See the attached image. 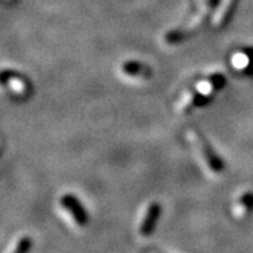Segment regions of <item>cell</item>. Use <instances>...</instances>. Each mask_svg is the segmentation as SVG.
I'll list each match as a JSON object with an SVG mask.
<instances>
[{
  "instance_id": "obj_1",
  "label": "cell",
  "mask_w": 253,
  "mask_h": 253,
  "mask_svg": "<svg viewBox=\"0 0 253 253\" xmlns=\"http://www.w3.org/2000/svg\"><path fill=\"white\" fill-rule=\"evenodd\" d=\"M188 138L192 141L193 145L196 147V149L201 154V157L205 161L206 165L210 167V170H212L216 173H220L224 171L225 167L222 160L217 157V154L213 152L211 145L207 143V140L203 138L201 132L196 131V130H189L188 131Z\"/></svg>"
},
{
  "instance_id": "obj_2",
  "label": "cell",
  "mask_w": 253,
  "mask_h": 253,
  "mask_svg": "<svg viewBox=\"0 0 253 253\" xmlns=\"http://www.w3.org/2000/svg\"><path fill=\"white\" fill-rule=\"evenodd\" d=\"M207 16H209V6H205L202 10H199L198 14H197L188 25H185L184 27H181V29L167 32L166 38H165L166 39V42H169V44H176V42H183V40L188 39L189 36H192L194 32H197L201 27H202Z\"/></svg>"
},
{
  "instance_id": "obj_3",
  "label": "cell",
  "mask_w": 253,
  "mask_h": 253,
  "mask_svg": "<svg viewBox=\"0 0 253 253\" xmlns=\"http://www.w3.org/2000/svg\"><path fill=\"white\" fill-rule=\"evenodd\" d=\"M61 205L66 211L70 212V215L75 220L77 225L85 226L89 222V215L85 211L81 202L72 194H64L61 198Z\"/></svg>"
},
{
  "instance_id": "obj_4",
  "label": "cell",
  "mask_w": 253,
  "mask_h": 253,
  "mask_svg": "<svg viewBox=\"0 0 253 253\" xmlns=\"http://www.w3.org/2000/svg\"><path fill=\"white\" fill-rule=\"evenodd\" d=\"M161 212H162V209H161L160 203L152 202L151 205L148 206L144 217H143L140 226H139V233L143 237H149L151 234H153L154 229L157 226L158 220H160Z\"/></svg>"
},
{
  "instance_id": "obj_5",
  "label": "cell",
  "mask_w": 253,
  "mask_h": 253,
  "mask_svg": "<svg viewBox=\"0 0 253 253\" xmlns=\"http://www.w3.org/2000/svg\"><path fill=\"white\" fill-rule=\"evenodd\" d=\"M16 81V84L13 85H17L18 87V93L27 94L30 89H31V85H30V81L27 80V77L22 76V75L17 72V71L13 70H1L0 71V86L5 87L8 84Z\"/></svg>"
},
{
  "instance_id": "obj_6",
  "label": "cell",
  "mask_w": 253,
  "mask_h": 253,
  "mask_svg": "<svg viewBox=\"0 0 253 253\" xmlns=\"http://www.w3.org/2000/svg\"><path fill=\"white\" fill-rule=\"evenodd\" d=\"M225 83H226V79H225L222 75H215V76L209 77L207 80L199 83L197 90L201 91L202 94H205L206 96L212 98V95H213L216 91H218V90L224 87Z\"/></svg>"
},
{
  "instance_id": "obj_7",
  "label": "cell",
  "mask_w": 253,
  "mask_h": 253,
  "mask_svg": "<svg viewBox=\"0 0 253 253\" xmlns=\"http://www.w3.org/2000/svg\"><path fill=\"white\" fill-rule=\"evenodd\" d=\"M211 98L209 96H206L205 94H202L201 91L196 90L194 93L189 94V95L186 96L185 99L183 102L180 103L179 106V112L180 113H188L190 112L192 109L197 108V107H201V106H205L206 103L209 102Z\"/></svg>"
},
{
  "instance_id": "obj_8",
  "label": "cell",
  "mask_w": 253,
  "mask_h": 253,
  "mask_svg": "<svg viewBox=\"0 0 253 253\" xmlns=\"http://www.w3.org/2000/svg\"><path fill=\"white\" fill-rule=\"evenodd\" d=\"M122 72L128 76H135V77H148L152 75V70L143 63H138V62H125L122 64L121 67Z\"/></svg>"
},
{
  "instance_id": "obj_9",
  "label": "cell",
  "mask_w": 253,
  "mask_h": 253,
  "mask_svg": "<svg viewBox=\"0 0 253 253\" xmlns=\"http://www.w3.org/2000/svg\"><path fill=\"white\" fill-rule=\"evenodd\" d=\"M235 1H237V0H222L215 16V25L217 26V27H221V26L228 21V18L231 14V10L234 8Z\"/></svg>"
},
{
  "instance_id": "obj_10",
  "label": "cell",
  "mask_w": 253,
  "mask_h": 253,
  "mask_svg": "<svg viewBox=\"0 0 253 253\" xmlns=\"http://www.w3.org/2000/svg\"><path fill=\"white\" fill-rule=\"evenodd\" d=\"M238 206H239V209L243 210L244 213H250L251 211H253V193H244L239 198Z\"/></svg>"
},
{
  "instance_id": "obj_11",
  "label": "cell",
  "mask_w": 253,
  "mask_h": 253,
  "mask_svg": "<svg viewBox=\"0 0 253 253\" xmlns=\"http://www.w3.org/2000/svg\"><path fill=\"white\" fill-rule=\"evenodd\" d=\"M32 248V239L30 237H22L16 244V248L12 253H30Z\"/></svg>"
},
{
  "instance_id": "obj_12",
  "label": "cell",
  "mask_w": 253,
  "mask_h": 253,
  "mask_svg": "<svg viewBox=\"0 0 253 253\" xmlns=\"http://www.w3.org/2000/svg\"><path fill=\"white\" fill-rule=\"evenodd\" d=\"M0 154H1V149H0Z\"/></svg>"
}]
</instances>
